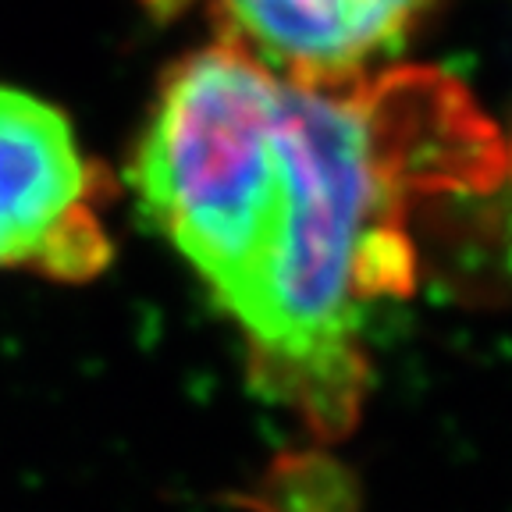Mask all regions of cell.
Segmentation results:
<instances>
[{"label":"cell","instance_id":"cell-1","mask_svg":"<svg viewBox=\"0 0 512 512\" xmlns=\"http://www.w3.org/2000/svg\"><path fill=\"white\" fill-rule=\"evenodd\" d=\"M285 217L253 310L239 320L260 367L313 413L335 416L356 381L367 306L392 292L402 178L420 153L488 157L495 143L456 82L438 72L356 75L281 89Z\"/></svg>","mask_w":512,"mask_h":512},{"label":"cell","instance_id":"cell-2","mask_svg":"<svg viewBox=\"0 0 512 512\" xmlns=\"http://www.w3.org/2000/svg\"><path fill=\"white\" fill-rule=\"evenodd\" d=\"M281 89L235 43L196 50L160 86L136 160L143 210L235 320L264 288L285 217Z\"/></svg>","mask_w":512,"mask_h":512},{"label":"cell","instance_id":"cell-3","mask_svg":"<svg viewBox=\"0 0 512 512\" xmlns=\"http://www.w3.org/2000/svg\"><path fill=\"white\" fill-rule=\"evenodd\" d=\"M93 171L50 104L0 86V267L61 278L107 260Z\"/></svg>","mask_w":512,"mask_h":512},{"label":"cell","instance_id":"cell-4","mask_svg":"<svg viewBox=\"0 0 512 512\" xmlns=\"http://www.w3.org/2000/svg\"><path fill=\"white\" fill-rule=\"evenodd\" d=\"M224 40L292 82H345L392 54L431 0H203Z\"/></svg>","mask_w":512,"mask_h":512}]
</instances>
